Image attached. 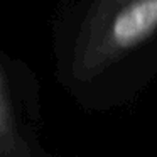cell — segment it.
<instances>
[{"label": "cell", "instance_id": "cell-1", "mask_svg": "<svg viewBox=\"0 0 157 157\" xmlns=\"http://www.w3.org/2000/svg\"><path fill=\"white\" fill-rule=\"evenodd\" d=\"M157 31V0H95L79 29L73 71L91 78Z\"/></svg>", "mask_w": 157, "mask_h": 157}, {"label": "cell", "instance_id": "cell-2", "mask_svg": "<svg viewBox=\"0 0 157 157\" xmlns=\"http://www.w3.org/2000/svg\"><path fill=\"white\" fill-rule=\"evenodd\" d=\"M29 139L24 133L15 105L9 66L0 58V157H31Z\"/></svg>", "mask_w": 157, "mask_h": 157}]
</instances>
